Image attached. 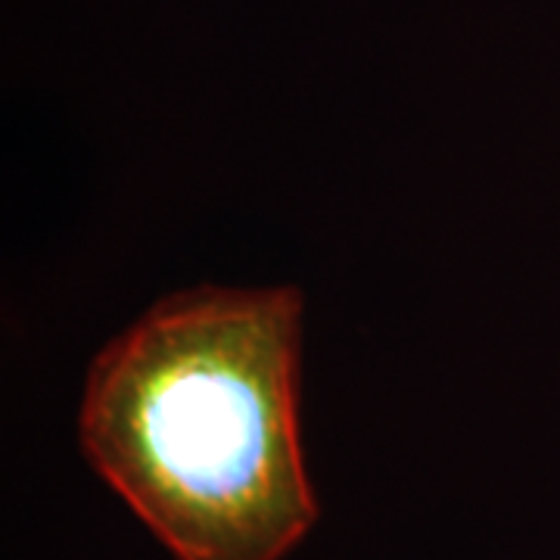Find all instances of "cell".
Instances as JSON below:
<instances>
[{
	"label": "cell",
	"instance_id": "obj_1",
	"mask_svg": "<svg viewBox=\"0 0 560 560\" xmlns=\"http://www.w3.org/2000/svg\"><path fill=\"white\" fill-rule=\"evenodd\" d=\"M300 342L296 287H197L91 364L81 448L175 560H280L312 529Z\"/></svg>",
	"mask_w": 560,
	"mask_h": 560
}]
</instances>
